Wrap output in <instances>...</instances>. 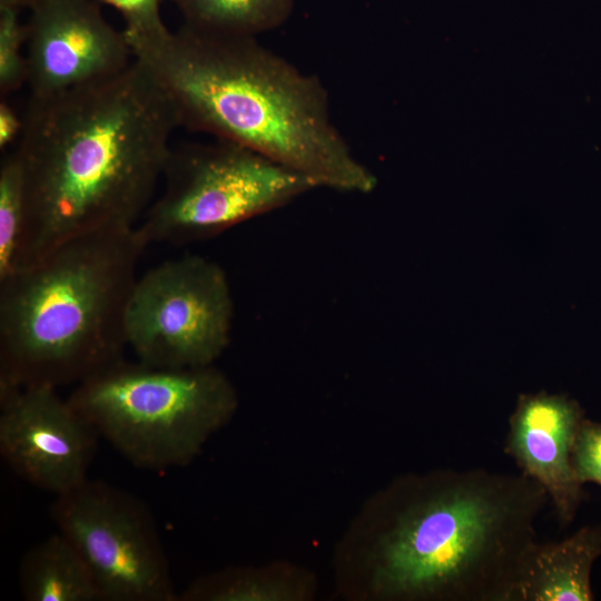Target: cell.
I'll use <instances>...</instances> for the list:
<instances>
[{
  "instance_id": "1",
  "label": "cell",
  "mask_w": 601,
  "mask_h": 601,
  "mask_svg": "<svg viewBox=\"0 0 601 601\" xmlns=\"http://www.w3.org/2000/svg\"><path fill=\"white\" fill-rule=\"evenodd\" d=\"M22 120L14 152L26 218L14 270L69 239L136 227L179 127L169 99L135 59L108 78L30 96Z\"/></svg>"
},
{
  "instance_id": "2",
  "label": "cell",
  "mask_w": 601,
  "mask_h": 601,
  "mask_svg": "<svg viewBox=\"0 0 601 601\" xmlns=\"http://www.w3.org/2000/svg\"><path fill=\"white\" fill-rule=\"evenodd\" d=\"M134 59L169 99L179 127L249 148L314 183L371 194L377 178L335 126L315 75L262 46L256 37L187 24L126 37Z\"/></svg>"
},
{
  "instance_id": "3",
  "label": "cell",
  "mask_w": 601,
  "mask_h": 601,
  "mask_svg": "<svg viewBox=\"0 0 601 601\" xmlns=\"http://www.w3.org/2000/svg\"><path fill=\"white\" fill-rule=\"evenodd\" d=\"M381 531L372 585L385 599L508 601L549 502L523 474L444 471L413 486Z\"/></svg>"
},
{
  "instance_id": "4",
  "label": "cell",
  "mask_w": 601,
  "mask_h": 601,
  "mask_svg": "<svg viewBox=\"0 0 601 601\" xmlns=\"http://www.w3.org/2000/svg\"><path fill=\"white\" fill-rule=\"evenodd\" d=\"M147 244L136 227L69 239L0 280V392L75 384L122 358Z\"/></svg>"
},
{
  "instance_id": "5",
  "label": "cell",
  "mask_w": 601,
  "mask_h": 601,
  "mask_svg": "<svg viewBox=\"0 0 601 601\" xmlns=\"http://www.w3.org/2000/svg\"><path fill=\"white\" fill-rule=\"evenodd\" d=\"M67 398L131 464L156 471L190 462L237 405L231 383L211 365L169 368L124 358Z\"/></svg>"
},
{
  "instance_id": "6",
  "label": "cell",
  "mask_w": 601,
  "mask_h": 601,
  "mask_svg": "<svg viewBox=\"0 0 601 601\" xmlns=\"http://www.w3.org/2000/svg\"><path fill=\"white\" fill-rule=\"evenodd\" d=\"M161 180V194L136 226L147 246L213 238L317 188L305 176L220 139L171 148Z\"/></svg>"
},
{
  "instance_id": "7",
  "label": "cell",
  "mask_w": 601,
  "mask_h": 601,
  "mask_svg": "<svg viewBox=\"0 0 601 601\" xmlns=\"http://www.w3.org/2000/svg\"><path fill=\"white\" fill-rule=\"evenodd\" d=\"M234 299L215 260L186 255L138 276L126 314V339L150 366H210L230 342Z\"/></svg>"
},
{
  "instance_id": "8",
  "label": "cell",
  "mask_w": 601,
  "mask_h": 601,
  "mask_svg": "<svg viewBox=\"0 0 601 601\" xmlns=\"http://www.w3.org/2000/svg\"><path fill=\"white\" fill-rule=\"evenodd\" d=\"M50 514L86 562L101 601L177 600L152 515L137 497L88 477L57 495Z\"/></svg>"
},
{
  "instance_id": "9",
  "label": "cell",
  "mask_w": 601,
  "mask_h": 601,
  "mask_svg": "<svg viewBox=\"0 0 601 601\" xmlns=\"http://www.w3.org/2000/svg\"><path fill=\"white\" fill-rule=\"evenodd\" d=\"M0 404V454L16 474L55 496L88 479L99 435L57 388L2 391Z\"/></svg>"
},
{
  "instance_id": "10",
  "label": "cell",
  "mask_w": 601,
  "mask_h": 601,
  "mask_svg": "<svg viewBox=\"0 0 601 601\" xmlns=\"http://www.w3.org/2000/svg\"><path fill=\"white\" fill-rule=\"evenodd\" d=\"M96 0H40L26 23L30 96H47L101 80L134 60L122 31Z\"/></svg>"
},
{
  "instance_id": "11",
  "label": "cell",
  "mask_w": 601,
  "mask_h": 601,
  "mask_svg": "<svg viewBox=\"0 0 601 601\" xmlns=\"http://www.w3.org/2000/svg\"><path fill=\"white\" fill-rule=\"evenodd\" d=\"M584 418L579 402L566 394H521L504 441L505 454L521 474L544 490L563 526L574 521L584 497L572 464L573 445Z\"/></svg>"
},
{
  "instance_id": "12",
  "label": "cell",
  "mask_w": 601,
  "mask_h": 601,
  "mask_svg": "<svg viewBox=\"0 0 601 601\" xmlns=\"http://www.w3.org/2000/svg\"><path fill=\"white\" fill-rule=\"evenodd\" d=\"M601 555V524L560 540H535L523 553L508 601H591V573Z\"/></svg>"
},
{
  "instance_id": "13",
  "label": "cell",
  "mask_w": 601,
  "mask_h": 601,
  "mask_svg": "<svg viewBox=\"0 0 601 601\" xmlns=\"http://www.w3.org/2000/svg\"><path fill=\"white\" fill-rule=\"evenodd\" d=\"M19 585L28 601H101L86 562L59 532L26 552Z\"/></svg>"
},
{
  "instance_id": "14",
  "label": "cell",
  "mask_w": 601,
  "mask_h": 601,
  "mask_svg": "<svg viewBox=\"0 0 601 601\" xmlns=\"http://www.w3.org/2000/svg\"><path fill=\"white\" fill-rule=\"evenodd\" d=\"M184 24L203 31L256 37L290 17L295 0H171Z\"/></svg>"
},
{
  "instance_id": "15",
  "label": "cell",
  "mask_w": 601,
  "mask_h": 601,
  "mask_svg": "<svg viewBox=\"0 0 601 601\" xmlns=\"http://www.w3.org/2000/svg\"><path fill=\"white\" fill-rule=\"evenodd\" d=\"M24 218V179L13 150L0 167V280L16 269Z\"/></svg>"
},
{
  "instance_id": "16",
  "label": "cell",
  "mask_w": 601,
  "mask_h": 601,
  "mask_svg": "<svg viewBox=\"0 0 601 601\" xmlns=\"http://www.w3.org/2000/svg\"><path fill=\"white\" fill-rule=\"evenodd\" d=\"M27 28L19 20V10L0 7V93L2 98L27 83Z\"/></svg>"
},
{
  "instance_id": "17",
  "label": "cell",
  "mask_w": 601,
  "mask_h": 601,
  "mask_svg": "<svg viewBox=\"0 0 601 601\" xmlns=\"http://www.w3.org/2000/svg\"><path fill=\"white\" fill-rule=\"evenodd\" d=\"M572 464L580 483L601 486V422L583 420L573 445Z\"/></svg>"
},
{
  "instance_id": "18",
  "label": "cell",
  "mask_w": 601,
  "mask_h": 601,
  "mask_svg": "<svg viewBox=\"0 0 601 601\" xmlns=\"http://www.w3.org/2000/svg\"><path fill=\"white\" fill-rule=\"evenodd\" d=\"M118 10L124 20L127 37L144 36L166 28L160 17L162 0H96Z\"/></svg>"
},
{
  "instance_id": "19",
  "label": "cell",
  "mask_w": 601,
  "mask_h": 601,
  "mask_svg": "<svg viewBox=\"0 0 601 601\" xmlns=\"http://www.w3.org/2000/svg\"><path fill=\"white\" fill-rule=\"evenodd\" d=\"M23 120L8 101L1 99L0 102V148L3 150L16 139H19L22 131Z\"/></svg>"
},
{
  "instance_id": "20",
  "label": "cell",
  "mask_w": 601,
  "mask_h": 601,
  "mask_svg": "<svg viewBox=\"0 0 601 601\" xmlns=\"http://www.w3.org/2000/svg\"><path fill=\"white\" fill-rule=\"evenodd\" d=\"M40 0H0V7L6 8H12L17 10L21 9H31L33 8Z\"/></svg>"
}]
</instances>
